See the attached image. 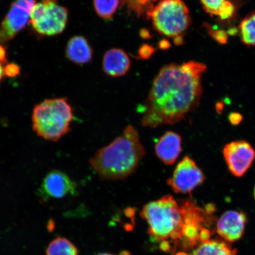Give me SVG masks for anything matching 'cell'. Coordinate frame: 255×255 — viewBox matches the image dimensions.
I'll list each match as a JSON object with an SVG mask.
<instances>
[{
    "mask_svg": "<svg viewBox=\"0 0 255 255\" xmlns=\"http://www.w3.org/2000/svg\"><path fill=\"white\" fill-rule=\"evenodd\" d=\"M206 71L204 64L194 61L164 66L143 104L142 126L154 128L183 120L199 103Z\"/></svg>",
    "mask_w": 255,
    "mask_h": 255,
    "instance_id": "6da1fadb",
    "label": "cell"
},
{
    "mask_svg": "<svg viewBox=\"0 0 255 255\" xmlns=\"http://www.w3.org/2000/svg\"><path fill=\"white\" fill-rule=\"evenodd\" d=\"M145 155L138 131L129 125L110 144L99 149L89 162L101 180H121L134 173Z\"/></svg>",
    "mask_w": 255,
    "mask_h": 255,
    "instance_id": "7a4b0ae2",
    "label": "cell"
},
{
    "mask_svg": "<svg viewBox=\"0 0 255 255\" xmlns=\"http://www.w3.org/2000/svg\"><path fill=\"white\" fill-rule=\"evenodd\" d=\"M140 215L147 223V233L152 240L170 244L173 253L182 241L184 215L179 201L168 194L146 204Z\"/></svg>",
    "mask_w": 255,
    "mask_h": 255,
    "instance_id": "3957f363",
    "label": "cell"
},
{
    "mask_svg": "<svg viewBox=\"0 0 255 255\" xmlns=\"http://www.w3.org/2000/svg\"><path fill=\"white\" fill-rule=\"evenodd\" d=\"M72 108L67 99L46 100L34 107L32 114L33 129L48 141H56L71 130Z\"/></svg>",
    "mask_w": 255,
    "mask_h": 255,
    "instance_id": "277c9868",
    "label": "cell"
},
{
    "mask_svg": "<svg viewBox=\"0 0 255 255\" xmlns=\"http://www.w3.org/2000/svg\"><path fill=\"white\" fill-rule=\"evenodd\" d=\"M159 34L171 38L178 45L191 23L189 9L183 0H159L146 14Z\"/></svg>",
    "mask_w": 255,
    "mask_h": 255,
    "instance_id": "5b68a950",
    "label": "cell"
},
{
    "mask_svg": "<svg viewBox=\"0 0 255 255\" xmlns=\"http://www.w3.org/2000/svg\"><path fill=\"white\" fill-rule=\"evenodd\" d=\"M68 16V9L59 5L57 0H43L32 9L30 23L37 33L55 36L65 29Z\"/></svg>",
    "mask_w": 255,
    "mask_h": 255,
    "instance_id": "8992f818",
    "label": "cell"
},
{
    "mask_svg": "<svg viewBox=\"0 0 255 255\" xmlns=\"http://www.w3.org/2000/svg\"><path fill=\"white\" fill-rule=\"evenodd\" d=\"M36 0H15L0 25V44L7 43L30 22Z\"/></svg>",
    "mask_w": 255,
    "mask_h": 255,
    "instance_id": "52a82bcc",
    "label": "cell"
},
{
    "mask_svg": "<svg viewBox=\"0 0 255 255\" xmlns=\"http://www.w3.org/2000/svg\"><path fill=\"white\" fill-rule=\"evenodd\" d=\"M205 175L190 157H185L177 165L167 183L175 193L187 194L202 184Z\"/></svg>",
    "mask_w": 255,
    "mask_h": 255,
    "instance_id": "ba28073f",
    "label": "cell"
},
{
    "mask_svg": "<svg viewBox=\"0 0 255 255\" xmlns=\"http://www.w3.org/2000/svg\"><path fill=\"white\" fill-rule=\"evenodd\" d=\"M223 153L229 171L237 177H241L247 173L255 159V149L250 143L245 141L228 143Z\"/></svg>",
    "mask_w": 255,
    "mask_h": 255,
    "instance_id": "9c48e42d",
    "label": "cell"
},
{
    "mask_svg": "<svg viewBox=\"0 0 255 255\" xmlns=\"http://www.w3.org/2000/svg\"><path fill=\"white\" fill-rule=\"evenodd\" d=\"M77 184L68 174L59 170H53L44 177L39 193L44 199H62L68 195H74Z\"/></svg>",
    "mask_w": 255,
    "mask_h": 255,
    "instance_id": "30bf717a",
    "label": "cell"
},
{
    "mask_svg": "<svg viewBox=\"0 0 255 255\" xmlns=\"http://www.w3.org/2000/svg\"><path fill=\"white\" fill-rule=\"evenodd\" d=\"M246 222L244 213L230 210L225 212L218 220L217 232L226 241H238L243 235Z\"/></svg>",
    "mask_w": 255,
    "mask_h": 255,
    "instance_id": "8fae6325",
    "label": "cell"
},
{
    "mask_svg": "<svg viewBox=\"0 0 255 255\" xmlns=\"http://www.w3.org/2000/svg\"><path fill=\"white\" fill-rule=\"evenodd\" d=\"M181 138L173 131H167L162 135L155 145V154L165 165H173L181 151Z\"/></svg>",
    "mask_w": 255,
    "mask_h": 255,
    "instance_id": "7c38bea8",
    "label": "cell"
},
{
    "mask_svg": "<svg viewBox=\"0 0 255 255\" xmlns=\"http://www.w3.org/2000/svg\"><path fill=\"white\" fill-rule=\"evenodd\" d=\"M103 66L104 71L108 76L120 77L128 72L130 61L123 50L114 48L105 53Z\"/></svg>",
    "mask_w": 255,
    "mask_h": 255,
    "instance_id": "4fadbf2b",
    "label": "cell"
},
{
    "mask_svg": "<svg viewBox=\"0 0 255 255\" xmlns=\"http://www.w3.org/2000/svg\"><path fill=\"white\" fill-rule=\"evenodd\" d=\"M93 50L84 37H73L67 44V58L78 65H84L90 62L93 57Z\"/></svg>",
    "mask_w": 255,
    "mask_h": 255,
    "instance_id": "5bb4252c",
    "label": "cell"
},
{
    "mask_svg": "<svg viewBox=\"0 0 255 255\" xmlns=\"http://www.w3.org/2000/svg\"><path fill=\"white\" fill-rule=\"evenodd\" d=\"M237 251L224 242L207 241L193 252V255H237Z\"/></svg>",
    "mask_w": 255,
    "mask_h": 255,
    "instance_id": "9a60e30c",
    "label": "cell"
},
{
    "mask_svg": "<svg viewBox=\"0 0 255 255\" xmlns=\"http://www.w3.org/2000/svg\"><path fill=\"white\" fill-rule=\"evenodd\" d=\"M46 255H78L75 245L65 238L58 237L50 242L48 246Z\"/></svg>",
    "mask_w": 255,
    "mask_h": 255,
    "instance_id": "2e32d148",
    "label": "cell"
},
{
    "mask_svg": "<svg viewBox=\"0 0 255 255\" xmlns=\"http://www.w3.org/2000/svg\"><path fill=\"white\" fill-rule=\"evenodd\" d=\"M242 42L248 46H255V11L251 12L239 25Z\"/></svg>",
    "mask_w": 255,
    "mask_h": 255,
    "instance_id": "e0dca14e",
    "label": "cell"
},
{
    "mask_svg": "<svg viewBox=\"0 0 255 255\" xmlns=\"http://www.w3.org/2000/svg\"><path fill=\"white\" fill-rule=\"evenodd\" d=\"M157 0H121V4L125 6L130 12L140 17L144 15L155 5Z\"/></svg>",
    "mask_w": 255,
    "mask_h": 255,
    "instance_id": "ac0fdd59",
    "label": "cell"
},
{
    "mask_svg": "<svg viewBox=\"0 0 255 255\" xmlns=\"http://www.w3.org/2000/svg\"><path fill=\"white\" fill-rule=\"evenodd\" d=\"M97 14L102 18L110 20L113 17L120 4V0H93Z\"/></svg>",
    "mask_w": 255,
    "mask_h": 255,
    "instance_id": "d6986e66",
    "label": "cell"
},
{
    "mask_svg": "<svg viewBox=\"0 0 255 255\" xmlns=\"http://www.w3.org/2000/svg\"><path fill=\"white\" fill-rule=\"evenodd\" d=\"M228 0H201L203 9L212 15H218L220 10Z\"/></svg>",
    "mask_w": 255,
    "mask_h": 255,
    "instance_id": "ffe728a7",
    "label": "cell"
},
{
    "mask_svg": "<svg viewBox=\"0 0 255 255\" xmlns=\"http://www.w3.org/2000/svg\"><path fill=\"white\" fill-rule=\"evenodd\" d=\"M235 8L232 2L228 1L225 3L219 11L218 16L220 18L225 20V19L229 18L234 14Z\"/></svg>",
    "mask_w": 255,
    "mask_h": 255,
    "instance_id": "44dd1931",
    "label": "cell"
},
{
    "mask_svg": "<svg viewBox=\"0 0 255 255\" xmlns=\"http://www.w3.org/2000/svg\"><path fill=\"white\" fill-rule=\"evenodd\" d=\"M19 66L14 63H6L4 66V74L7 77H14L20 73Z\"/></svg>",
    "mask_w": 255,
    "mask_h": 255,
    "instance_id": "7402d4cb",
    "label": "cell"
},
{
    "mask_svg": "<svg viewBox=\"0 0 255 255\" xmlns=\"http://www.w3.org/2000/svg\"><path fill=\"white\" fill-rule=\"evenodd\" d=\"M213 31V36L217 41H219L220 43H224L227 41V36L226 33L223 31Z\"/></svg>",
    "mask_w": 255,
    "mask_h": 255,
    "instance_id": "603a6c76",
    "label": "cell"
},
{
    "mask_svg": "<svg viewBox=\"0 0 255 255\" xmlns=\"http://www.w3.org/2000/svg\"><path fill=\"white\" fill-rule=\"evenodd\" d=\"M6 59V50L3 44H0V63L7 62Z\"/></svg>",
    "mask_w": 255,
    "mask_h": 255,
    "instance_id": "cb8c5ba5",
    "label": "cell"
},
{
    "mask_svg": "<svg viewBox=\"0 0 255 255\" xmlns=\"http://www.w3.org/2000/svg\"><path fill=\"white\" fill-rule=\"evenodd\" d=\"M6 63H7V62L4 63H0V84H1V82L3 78H4V76H5L4 74V66Z\"/></svg>",
    "mask_w": 255,
    "mask_h": 255,
    "instance_id": "d4e9b609",
    "label": "cell"
},
{
    "mask_svg": "<svg viewBox=\"0 0 255 255\" xmlns=\"http://www.w3.org/2000/svg\"><path fill=\"white\" fill-rule=\"evenodd\" d=\"M120 255H130V254L129 253L128 251H122L120 254Z\"/></svg>",
    "mask_w": 255,
    "mask_h": 255,
    "instance_id": "484cf974",
    "label": "cell"
},
{
    "mask_svg": "<svg viewBox=\"0 0 255 255\" xmlns=\"http://www.w3.org/2000/svg\"><path fill=\"white\" fill-rule=\"evenodd\" d=\"M174 255H189L186 253H184V252H179V253L175 254Z\"/></svg>",
    "mask_w": 255,
    "mask_h": 255,
    "instance_id": "4316f807",
    "label": "cell"
},
{
    "mask_svg": "<svg viewBox=\"0 0 255 255\" xmlns=\"http://www.w3.org/2000/svg\"><path fill=\"white\" fill-rule=\"evenodd\" d=\"M98 255H114L109 254V253H103V254H98Z\"/></svg>",
    "mask_w": 255,
    "mask_h": 255,
    "instance_id": "83f0119b",
    "label": "cell"
},
{
    "mask_svg": "<svg viewBox=\"0 0 255 255\" xmlns=\"http://www.w3.org/2000/svg\"><path fill=\"white\" fill-rule=\"evenodd\" d=\"M254 196H255V190H254Z\"/></svg>",
    "mask_w": 255,
    "mask_h": 255,
    "instance_id": "f1b7e54d",
    "label": "cell"
}]
</instances>
